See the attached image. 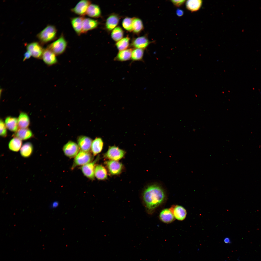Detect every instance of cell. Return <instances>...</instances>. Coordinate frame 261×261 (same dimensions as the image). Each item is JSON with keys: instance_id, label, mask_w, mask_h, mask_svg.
Returning a JSON list of instances; mask_svg holds the SVG:
<instances>
[{"instance_id": "9a60e30c", "label": "cell", "mask_w": 261, "mask_h": 261, "mask_svg": "<svg viewBox=\"0 0 261 261\" xmlns=\"http://www.w3.org/2000/svg\"><path fill=\"white\" fill-rule=\"evenodd\" d=\"M83 16H79L72 18L71 19V24L73 29L78 35L82 33V25Z\"/></svg>"}, {"instance_id": "603a6c76", "label": "cell", "mask_w": 261, "mask_h": 261, "mask_svg": "<svg viewBox=\"0 0 261 261\" xmlns=\"http://www.w3.org/2000/svg\"><path fill=\"white\" fill-rule=\"evenodd\" d=\"M89 16L94 18L100 17L101 11L99 6L94 4H91L88 7L86 13Z\"/></svg>"}, {"instance_id": "f1b7e54d", "label": "cell", "mask_w": 261, "mask_h": 261, "mask_svg": "<svg viewBox=\"0 0 261 261\" xmlns=\"http://www.w3.org/2000/svg\"><path fill=\"white\" fill-rule=\"evenodd\" d=\"M132 27V31L136 33H139L144 29L142 21L140 19L137 18H133Z\"/></svg>"}, {"instance_id": "ac0fdd59", "label": "cell", "mask_w": 261, "mask_h": 261, "mask_svg": "<svg viewBox=\"0 0 261 261\" xmlns=\"http://www.w3.org/2000/svg\"><path fill=\"white\" fill-rule=\"evenodd\" d=\"M5 123L7 128L12 132H16L18 128V119L11 116H8L5 120Z\"/></svg>"}, {"instance_id": "8fae6325", "label": "cell", "mask_w": 261, "mask_h": 261, "mask_svg": "<svg viewBox=\"0 0 261 261\" xmlns=\"http://www.w3.org/2000/svg\"><path fill=\"white\" fill-rule=\"evenodd\" d=\"M42 58L44 63L48 66L55 65L58 63L56 54L47 48L44 50Z\"/></svg>"}, {"instance_id": "e0dca14e", "label": "cell", "mask_w": 261, "mask_h": 261, "mask_svg": "<svg viewBox=\"0 0 261 261\" xmlns=\"http://www.w3.org/2000/svg\"><path fill=\"white\" fill-rule=\"evenodd\" d=\"M150 43L147 37L143 36L138 37L132 42V46L136 48L144 49L146 48Z\"/></svg>"}, {"instance_id": "f546056e", "label": "cell", "mask_w": 261, "mask_h": 261, "mask_svg": "<svg viewBox=\"0 0 261 261\" xmlns=\"http://www.w3.org/2000/svg\"><path fill=\"white\" fill-rule=\"evenodd\" d=\"M123 35V32L122 29L120 27H117L113 30L111 36L114 40L118 42L122 39Z\"/></svg>"}, {"instance_id": "1f68e13d", "label": "cell", "mask_w": 261, "mask_h": 261, "mask_svg": "<svg viewBox=\"0 0 261 261\" xmlns=\"http://www.w3.org/2000/svg\"><path fill=\"white\" fill-rule=\"evenodd\" d=\"M144 53L143 49L136 48L132 51L131 59L133 61L141 60L143 57Z\"/></svg>"}, {"instance_id": "d6986e66", "label": "cell", "mask_w": 261, "mask_h": 261, "mask_svg": "<svg viewBox=\"0 0 261 261\" xmlns=\"http://www.w3.org/2000/svg\"><path fill=\"white\" fill-rule=\"evenodd\" d=\"M103 146V142L100 138H96L93 141L91 149L93 155L95 156L102 151Z\"/></svg>"}, {"instance_id": "9c48e42d", "label": "cell", "mask_w": 261, "mask_h": 261, "mask_svg": "<svg viewBox=\"0 0 261 261\" xmlns=\"http://www.w3.org/2000/svg\"><path fill=\"white\" fill-rule=\"evenodd\" d=\"M98 156L93 161L82 166L81 169L84 175L89 179L93 180L94 178V169L96 162L98 160Z\"/></svg>"}, {"instance_id": "277c9868", "label": "cell", "mask_w": 261, "mask_h": 261, "mask_svg": "<svg viewBox=\"0 0 261 261\" xmlns=\"http://www.w3.org/2000/svg\"><path fill=\"white\" fill-rule=\"evenodd\" d=\"M93 156L89 152L80 150L75 157L72 167L73 169L77 166H83L92 162Z\"/></svg>"}, {"instance_id": "5b68a950", "label": "cell", "mask_w": 261, "mask_h": 261, "mask_svg": "<svg viewBox=\"0 0 261 261\" xmlns=\"http://www.w3.org/2000/svg\"><path fill=\"white\" fill-rule=\"evenodd\" d=\"M125 152L123 150L115 146H109L108 149L104 155V158L110 160L117 161L124 156Z\"/></svg>"}, {"instance_id": "f35d334b", "label": "cell", "mask_w": 261, "mask_h": 261, "mask_svg": "<svg viewBox=\"0 0 261 261\" xmlns=\"http://www.w3.org/2000/svg\"><path fill=\"white\" fill-rule=\"evenodd\" d=\"M224 242L226 244H230L231 242L230 239L228 237L225 238L224 239Z\"/></svg>"}, {"instance_id": "52a82bcc", "label": "cell", "mask_w": 261, "mask_h": 261, "mask_svg": "<svg viewBox=\"0 0 261 261\" xmlns=\"http://www.w3.org/2000/svg\"><path fill=\"white\" fill-rule=\"evenodd\" d=\"M109 173L112 175H118L122 172L123 166L121 162L117 161L109 160L105 162Z\"/></svg>"}, {"instance_id": "2e32d148", "label": "cell", "mask_w": 261, "mask_h": 261, "mask_svg": "<svg viewBox=\"0 0 261 261\" xmlns=\"http://www.w3.org/2000/svg\"><path fill=\"white\" fill-rule=\"evenodd\" d=\"M159 217L161 221L166 224L172 222L175 219L169 208H166L162 210L160 213Z\"/></svg>"}, {"instance_id": "d4e9b609", "label": "cell", "mask_w": 261, "mask_h": 261, "mask_svg": "<svg viewBox=\"0 0 261 261\" xmlns=\"http://www.w3.org/2000/svg\"><path fill=\"white\" fill-rule=\"evenodd\" d=\"M33 150L32 144L30 142H27L24 143L22 146L20 150V153L23 157L28 158L32 154Z\"/></svg>"}, {"instance_id": "3957f363", "label": "cell", "mask_w": 261, "mask_h": 261, "mask_svg": "<svg viewBox=\"0 0 261 261\" xmlns=\"http://www.w3.org/2000/svg\"><path fill=\"white\" fill-rule=\"evenodd\" d=\"M67 45V42L62 34L57 39L49 45L47 48L56 55H59L65 52Z\"/></svg>"}, {"instance_id": "7c38bea8", "label": "cell", "mask_w": 261, "mask_h": 261, "mask_svg": "<svg viewBox=\"0 0 261 261\" xmlns=\"http://www.w3.org/2000/svg\"><path fill=\"white\" fill-rule=\"evenodd\" d=\"M175 218L179 221H182L186 218L187 212L185 209L182 206L178 205H174L169 208Z\"/></svg>"}, {"instance_id": "30bf717a", "label": "cell", "mask_w": 261, "mask_h": 261, "mask_svg": "<svg viewBox=\"0 0 261 261\" xmlns=\"http://www.w3.org/2000/svg\"><path fill=\"white\" fill-rule=\"evenodd\" d=\"M91 4V2L90 0H81L71 10L72 12L80 16H84L86 14L87 9Z\"/></svg>"}, {"instance_id": "4fadbf2b", "label": "cell", "mask_w": 261, "mask_h": 261, "mask_svg": "<svg viewBox=\"0 0 261 261\" xmlns=\"http://www.w3.org/2000/svg\"><path fill=\"white\" fill-rule=\"evenodd\" d=\"M92 141V139L88 137L81 136L77 139L78 145L81 150L89 152L90 151Z\"/></svg>"}, {"instance_id": "6da1fadb", "label": "cell", "mask_w": 261, "mask_h": 261, "mask_svg": "<svg viewBox=\"0 0 261 261\" xmlns=\"http://www.w3.org/2000/svg\"><path fill=\"white\" fill-rule=\"evenodd\" d=\"M143 203L147 212L153 213L166 201L167 195L160 184L153 182L146 186L142 194Z\"/></svg>"}, {"instance_id": "4316f807", "label": "cell", "mask_w": 261, "mask_h": 261, "mask_svg": "<svg viewBox=\"0 0 261 261\" xmlns=\"http://www.w3.org/2000/svg\"><path fill=\"white\" fill-rule=\"evenodd\" d=\"M22 140L14 137L10 140L8 144L9 149L14 152H18L20 149L22 144Z\"/></svg>"}, {"instance_id": "5bb4252c", "label": "cell", "mask_w": 261, "mask_h": 261, "mask_svg": "<svg viewBox=\"0 0 261 261\" xmlns=\"http://www.w3.org/2000/svg\"><path fill=\"white\" fill-rule=\"evenodd\" d=\"M97 21L89 18H84L83 22L82 33L96 28L98 25Z\"/></svg>"}, {"instance_id": "ffe728a7", "label": "cell", "mask_w": 261, "mask_h": 261, "mask_svg": "<svg viewBox=\"0 0 261 261\" xmlns=\"http://www.w3.org/2000/svg\"><path fill=\"white\" fill-rule=\"evenodd\" d=\"M13 136L21 140H24L32 137L33 134L31 131L29 129H20L15 132Z\"/></svg>"}, {"instance_id": "7402d4cb", "label": "cell", "mask_w": 261, "mask_h": 261, "mask_svg": "<svg viewBox=\"0 0 261 261\" xmlns=\"http://www.w3.org/2000/svg\"><path fill=\"white\" fill-rule=\"evenodd\" d=\"M18 119V126L20 129L26 128L29 126L30 123V119L26 113L21 112Z\"/></svg>"}, {"instance_id": "836d02e7", "label": "cell", "mask_w": 261, "mask_h": 261, "mask_svg": "<svg viewBox=\"0 0 261 261\" xmlns=\"http://www.w3.org/2000/svg\"><path fill=\"white\" fill-rule=\"evenodd\" d=\"M6 126L3 120L1 119L0 121V134L3 137H6L7 135V130Z\"/></svg>"}, {"instance_id": "8992f818", "label": "cell", "mask_w": 261, "mask_h": 261, "mask_svg": "<svg viewBox=\"0 0 261 261\" xmlns=\"http://www.w3.org/2000/svg\"><path fill=\"white\" fill-rule=\"evenodd\" d=\"M80 148L75 142L69 141L63 146V150L64 154L68 157H75L79 152Z\"/></svg>"}, {"instance_id": "d590c367", "label": "cell", "mask_w": 261, "mask_h": 261, "mask_svg": "<svg viewBox=\"0 0 261 261\" xmlns=\"http://www.w3.org/2000/svg\"><path fill=\"white\" fill-rule=\"evenodd\" d=\"M59 205L58 201H55L53 202L50 205V207L51 208L54 209L58 207Z\"/></svg>"}, {"instance_id": "d6a6232c", "label": "cell", "mask_w": 261, "mask_h": 261, "mask_svg": "<svg viewBox=\"0 0 261 261\" xmlns=\"http://www.w3.org/2000/svg\"><path fill=\"white\" fill-rule=\"evenodd\" d=\"M133 18L126 17L123 20L122 25L124 28L128 31H132V24Z\"/></svg>"}, {"instance_id": "8d00e7d4", "label": "cell", "mask_w": 261, "mask_h": 261, "mask_svg": "<svg viewBox=\"0 0 261 261\" xmlns=\"http://www.w3.org/2000/svg\"><path fill=\"white\" fill-rule=\"evenodd\" d=\"M31 56V55L29 51H27L24 54L23 61H24L29 58Z\"/></svg>"}, {"instance_id": "83f0119b", "label": "cell", "mask_w": 261, "mask_h": 261, "mask_svg": "<svg viewBox=\"0 0 261 261\" xmlns=\"http://www.w3.org/2000/svg\"><path fill=\"white\" fill-rule=\"evenodd\" d=\"M202 2L199 0H189L187 1L186 6L187 8L192 12L196 11L199 9Z\"/></svg>"}, {"instance_id": "ba28073f", "label": "cell", "mask_w": 261, "mask_h": 261, "mask_svg": "<svg viewBox=\"0 0 261 261\" xmlns=\"http://www.w3.org/2000/svg\"><path fill=\"white\" fill-rule=\"evenodd\" d=\"M27 51L34 57L38 59L42 58L44 49L39 43L34 42L27 45Z\"/></svg>"}, {"instance_id": "44dd1931", "label": "cell", "mask_w": 261, "mask_h": 261, "mask_svg": "<svg viewBox=\"0 0 261 261\" xmlns=\"http://www.w3.org/2000/svg\"><path fill=\"white\" fill-rule=\"evenodd\" d=\"M94 175L98 180L106 179L108 177L107 172L106 169L102 165H96L94 169Z\"/></svg>"}, {"instance_id": "7a4b0ae2", "label": "cell", "mask_w": 261, "mask_h": 261, "mask_svg": "<svg viewBox=\"0 0 261 261\" xmlns=\"http://www.w3.org/2000/svg\"><path fill=\"white\" fill-rule=\"evenodd\" d=\"M57 30L52 25H48L37 35L39 40L42 43H46L54 40L56 38Z\"/></svg>"}, {"instance_id": "484cf974", "label": "cell", "mask_w": 261, "mask_h": 261, "mask_svg": "<svg viewBox=\"0 0 261 261\" xmlns=\"http://www.w3.org/2000/svg\"><path fill=\"white\" fill-rule=\"evenodd\" d=\"M132 51L131 49H129L120 51L118 53L114 60L121 61L129 60L131 57Z\"/></svg>"}, {"instance_id": "4dcf8cb0", "label": "cell", "mask_w": 261, "mask_h": 261, "mask_svg": "<svg viewBox=\"0 0 261 261\" xmlns=\"http://www.w3.org/2000/svg\"><path fill=\"white\" fill-rule=\"evenodd\" d=\"M130 39V38L127 37L122 38L117 42L116 45L120 51L127 49L129 45Z\"/></svg>"}, {"instance_id": "e575fe53", "label": "cell", "mask_w": 261, "mask_h": 261, "mask_svg": "<svg viewBox=\"0 0 261 261\" xmlns=\"http://www.w3.org/2000/svg\"><path fill=\"white\" fill-rule=\"evenodd\" d=\"M171 1L175 6L176 7H179L183 5L186 0H171Z\"/></svg>"}, {"instance_id": "cb8c5ba5", "label": "cell", "mask_w": 261, "mask_h": 261, "mask_svg": "<svg viewBox=\"0 0 261 261\" xmlns=\"http://www.w3.org/2000/svg\"><path fill=\"white\" fill-rule=\"evenodd\" d=\"M119 21L118 16L115 14L111 15L107 19L105 24L106 28L109 31L113 30L118 24Z\"/></svg>"}, {"instance_id": "74e56055", "label": "cell", "mask_w": 261, "mask_h": 261, "mask_svg": "<svg viewBox=\"0 0 261 261\" xmlns=\"http://www.w3.org/2000/svg\"><path fill=\"white\" fill-rule=\"evenodd\" d=\"M176 13L178 16L180 17L183 14L184 12L182 10L180 9H178L176 10Z\"/></svg>"}]
</instances>
